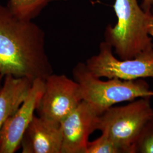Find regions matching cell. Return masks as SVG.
<instances>
[{"instance_id": "1", "label": "cell", "mask_w": 153, "mask_h": 153, "mask_svg": "<svg viewBox=\"0 0 153 153\" xmlns=\"http://www.w3.org/2000/svg\"><path fill=\"white\" fill-rule=\"evenodd\" d=\"M0 71L33 82L53 73L46 53L45 33L33 21L15 16L0 4Z\"/></svg>"}, {"instance_id": "2", "label": "cell", "mask_w": 153, "mask_h": 153, "mask_svg": "<svg viewBox=\"0 0 153 153\" xmlns=\"http://www.w3.org/2000/svg\"><path fill=\"white\" fill-rule=\"evenodd\" d=\"M117 21L109 24L104 31V39L115 55L121 60L130 59L153 48L148 31L150 12L145 11L137 0H115L114 5Z\"/></svg>"}, {"instance_id": "3", "label": "cell", "mask_w": 153, "mask_h": 153, "mask_svg": "<svg viewBox=\"0 0 153 153\" xmlns=\"http://www.w3.org/2000/svg\"><path fill=\"white\" fill-rule=\"evenodd\" d=\"M72 74L80 86L83 100L99 115L118 103L153 97V91L143 79L112 78L103 81L93 75L83 62H79L74 67Z\"/></svg>"}, {"instance_id": "4", "label": "cell", "mask_w": 153, "mask_h": 153, "mask_svg": "<svg viewBox=\"0 0 153 153\" xmlns=\"http://www.w3.org/2000/svg\"><path fill=\"white\" fill-rule=\"evenodd\" d=\"M150 99L141 98L125 105L109 107L100 115L98 130L108 134L126 153H133L142 129L153 117Z\"/></svg>"}, {"instance_id": "5", "label": "cell", "mask_w": 153, "mask_h": 153, "mask_svg": "<svg viewBox=\"0 0 153 153\" xmlns=\"http://www.w3.org/2000/svg\"><path fill=\"white\" fill-rule=\"evenodd\" d=\"M85 63L93 75L100 78L123 80L153 78V48L134 58L121 60L114 54L112 46L104 41L99 45L98 53L88 58Z\"/></svg>"}, {"instance_id": "6", "label": "cell", "mask_w": 153, "mask_h": 153, "mask_svg": "<svg viewBox=\"0 0 153 153\" xmlns=\"http://www.w3.org/2000/svg\"><path fill=\"white\" fill-rule=\"evenodd\" d=\"M44 82V93L36 111L40 117L61 123L82 102L80 86L64 74L52 73Z\"/></svg>"}, {"instance_id": "7", "label": "cell", "mask_w": 153, "mask_h": 153, "mask_svg": "<svg viewBox=\"0 0 153 153\" xmlns=\"http://www.w3.org/2000/svg\"><path fill=\"white\" fill-rule=\"evenodd\" d=\"M44 81L37 79L33 81L22 105L2 126L0 131V153H14L21 148L23 134L35 116L44 93Z\"/></svg>"}, {"instance_id": "8", "label": "cell", "mask_w": 153, "mask_h": 153, "mask_svg": "<svg viewBox=\"0 0 153 153\" xmlns=\"http://www.w3.org/2000/svg\"><path fill=\"white\" fill-rule=\"evenodd\" d=\"M100 115L84 100L60 123L61 153H86L88 138L98 130Z\"/></svg>"}, {"instance_id": "9", "label": "cell", "mask_w": 153, "mask_h": 153, "mask_svg": "<svg viewBox=\"0 0 153 153\" xmlns=\"http://www.w3.org/2000/svg\"><path fill=\"white\" fill-rule=\"evenodd\" d=\"M60 123L34 116L21 143L22 153H61Z\"/></svg>"}, {"instance_id": "10", "label": "cell", "mask_w": 153, "mask_h": 153, "mask_svg": "<svg viewBox=\"0 0 153 153\" xmlns=\"http://www.w3.org/2000/svg\"><path fill=\"white\" fill-rule=\"evenodd\" d=\"M33 82L25 77L6 75L0 88V131L26 98Z\"/></svg>"}, {"instance_id": "11", "label": "cell", "mask_w": 153, "mask_h": 153, "mask_svg": "<svg viewBox=\"0 0 153 153\" xmlns=\"http://www.w3.org/2000/svg\"><path fill=\"white\" fill-rule=\"evenodd\" d=\"M55 1L59 0H8L7 6L16 17L33 21L44 8Z\"/></svg>"}, {"instance_id": "12", "label": "cell", "mask_w": 153, "mask_h": 153, "mask_svg": "<svg viewBox=\"0 0 153 153\" xmlns=\"http://www.w3.org/2000/svg\"><path fill=\"white\" fill-rule=\"evenodd\" d=\"M86 153H126V152L108 134L102 133L98 138L88 142Z\"/></svg>"}, {"instance_id": "13", "label": "cell", "mask_w": 153, "mask_h": 153, "mask_svg": "<svg viewBox=\"0 0 153 153\" xmlns=\"http://www.w3.org/2000/svg\"><path fill=\"white\" fill-rule=\"evenodd\" d=\"M133 153H153V117L142 129L133 145Z\"/></svg>"}, {"instance_id": "14", "label": "cell", "mask_w": 153, "mask_h": 153, "mask_svg": "<svg viewBox=\"0 0 153 153\" xmlns=\"http://www.w3.org/2000/svg\"><path fill=\"white\" fill-rule=\"evenodd\" d=\"M153 4V0H143L142 8L146 12L149 13L152 10V6Z\"/></svg>"}, {"instance_id": "15", "label": "cell", "mask_w": 153, "mask_h": 153, "mask_svg": "<svg viewBox=\"0 0 153 153\" xmlns=\"http://www.w3.org/2000/svg\"><path fill=\"white\" fill-rule=\"evenodd\" d=\"M148 31L150 36L153 38V8L150 12L148 26Z\"/></svg>"}, {"instance_id": "16", "label": "cell", "mask_w": 153, "mask_h": 153, "mask_svg": "<svg viewBox=\"0 0 153 153\" xmlns=\"http://www.w3.org/2000/svg\"><path fill=\"white\" fill-rule=\"evenodd\" d=\"M4 76H5L2 74V73L0 71V88H1L2 85V82H3V81H4Z\"/></svg>"}, {"instance_id": "17", "label": "cell", "mask_w": 153, "mask_h": 153, "mask_svg": "<svg viewBox=\"0 0 153 153\" xmlns=\"http://www.w3.org/2000/svg\"></svg>"}]
</instances>
